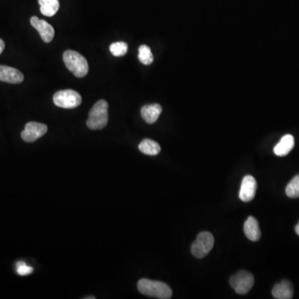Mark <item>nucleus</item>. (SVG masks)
I'll return each mask as SVG.
<instances>
[{
    "label": "nucleus",
    "mask_w": 299,
    "mask_h": 299,
    "mask_svg": "<svg viewBox=\"0 0 299 299\" xmlns=\"http://www.w3.org/2000/svg\"><path fill=\"white\" fill-rule=\"evenodd\" d=\"M137 288L142 294L160 299H169L172 297V290L166 283L160 281L142 278L137 283Z\"/></svg>",
    "instance_id": "nucleus-1"
},
{
    "label": "nucleus",
    "mask_w": 299,
    "mask_h": 299,
    "mask_svg": "<svg viewBox=\"0 0 299 299\" xmlns=\"http://www.w3.org/2000/svg\"><path fill=\"white\" fill-rule=\"evenodd\" d=\"M108 123V103L105 100H99L92 106L88 119L87 128L91 130L103 129Z\"/></svg>",
    "instance_id": "nucleus-2"
},
{
    "label": "nucleus",
    "mask_w": 299,
    "mask_h": 299,
    "mask_svg": "<svg viewBox=\"0 0 299 299\" xmlns=\"http://www.w3.org/2000/svg\"><path fill=\"white\" fill-rule=\"evenodd\" d=\"M64 62L69 71L77 78H84L88 71L89 66L87 59L79 52L73 50H67L64 53Z\"/></svg>",
    "instance_id": "nucleus-3"
},
{
    "label": "nucleus",
    "mask_w": 299,
    "mask_h": 299,
    "mask_svg": "<svg viewBox=\"0 0 299 299\" xmlns=\"http://www.w3.org/2000/svg\"><path fill=\"white\" fill-rule=\"evenodd\" d=\"M214 244V238L212 233L201 232L191 245V253L197 259H202L212 250Z\"/></svg>",
    "instance_id": "nucleus-4"
},
{
    "label": "nucleus",
    "mask_w": 299,
    "mask_h": 299,
    "mask_svg": "<svg viewBox=\"0 0 299 299\" xmlns=\"http://www.w3.org/2000/svg\"><path fill=\"white\" fill-rule=\"evenodd\" d=\"M53 102L56 106L61 108H76L82 103V97L74 90H62L55 93Z\"/></svg>",
    "instance_id": "nucleus-5"
},
{
    "label": "nucleus",
    "mask_w": 299,
    "mask_h": 299,
    "mask_svg": "<svg viewBox=\"0 0 299 299\" xmlns=\"http://www.w3.org/2000/svg\"><path fill=\"white\" fill-rule=\"evenodd\" d=\"M229 283L238 294L244 295L250 292L252 288L255 283V278L250 272L241 270L231 277Z\"/></svg>",
    "instance_id": "nucleus-6"
},
{
    "label": "nucleus",
    "mask_w": 299,
    "mask_h": 299,
    "mask_svg": "<svg viewBox=\"0 0 299 299\" xmlns=\"http://www.w3.org/2000/svg\"><path fill=\"white\" fill-rule=\"evenodd\" d=\"M47 132V127L43 123L30 122L25 126L24 131L22 132V139L28 143H32L43 137Z\"/></svg>",
    "instance_id": "nucleus-7"
},
{
    "label": "nucleus",
    "mask_w": 299,
    "mask_h": 299,
    "mask_svg": "<svg viewBox=\"0 0 299 299\" xmlns=\"http://www.w3.org/2000/svg\"><path fill=\"white\" fill-rule=\"evenodd\" d=\"M30 24L32 26L38 31L41 38L45 43H50L54 38V29L51 24L43 19H39L38 17L33 16L31 18Z\"/></svg>",
    "instance_id": "nucleus-8"
},
{
    "label": "nucleus",
    "mask_w": 299,
    "mask_h": 299,
    "mask_svg": "<svg viewBox=\"0 0 299 299\" xmlns=\"http://www.w3.org/2000/svg\"><path fill=\"white\" fill-rule=\"evenodd\" d=\"M257 191L256 180L252 175L244 177L238 196L244 202H250L255 198Z\"/></svg>",
    "instance_id": "nucleus-9"
},
{
    "label": "nucleus",
    "mask_w": 299,
    "mask_h": 299,
    "mask_svg": "<svg viewBox=\"0 0 299 299\" xmlns=\"http://www.w3.org/2000/svg\"><path fill=\"white\" fill-rule=\"evenodd\" d=\"M0 81L11 84H18L24 81V75L15 68L0 65Z\"/></svg>",
    "instance_id": "nucleus-10"
},
{
    "label": "nucleus",
    "mask_w": 299,
    "mask_h": 299,
    "mask_svg": "<svg viewBox=\"0 0 299 299\" xmlns=\"http://www.w3.org/2000/svg\"><path fill=\"white\" fill-rule=\"evenodd\" d=\"M244 231L245 235L250 241L256 242L261 238V231L259 228V223L255 217L250 216L245 220Z\"/></svg>",
    "instance_id": "nucleus-11"
},
{
    "label": "nucleus",
    "mask_w": 299,
    "mask_h": 299,
    "mask_svg": "<svg viewBox=\"0 0 299 299\" xmlns=\"http://www.w3.org/2000/svg\"><path fill=\"white\" fill-rule=\"evenodd\" d=\"M272 295L274 298L291 299L293 297L292 283L288 280H283L277 283L272 290Z\"/></svg>",
    "instance_id": "nucleus-12"
},
{
    "label": "nucleus",
    "mask_w": 299,
    "mask_h": 299,
    "mask_svg": "<svg viewBox=\"0 0 299 299\" xmlns=\"http://www.w3.org/2000/svg\"><path fill=\"white\" fill-rule=\"evenodd\" d=\"M162 111V107L159 104H149L145 105L141 110L142 118L148 124H153L158 120L160 113Z\"/></svg>",
    "instance_id": "nucleus-13"
},
{
    "label": "nucleus",
    "mask_w": 299,
    "mask_h": 299,
    "mask_svg": "<svg viewBox=\"0 0 299 299\" xmlns=\"http://www.w3.org/2000/svg\"><path fill=\"white\" fill-rule=\"evenodd\" d=\"M294 147V138L292 135H285L284 137H282L280 142L276 145L275 147L273 148V152L276 156H285L292 151V148Z\"/></svg>",
    "instance_id": "nucleus-14"
},
{
    "label": "nucleus",
    "mask_w": 299,
    "mask_h": 299,
    "mask_svg": "<svg viewBox=\"0 0 299 299\" xmlns=\"http://www.w3.org/2000/svg\"><path fill=\"white\" fill-rule=\"evenodd\" d=\"M38 4L40 5L42 15L47 17L56 15L60 7L59 0H38Z\"/></svg>",
    "instance_id": "nucleus-15"
},
{
    "label": "nucleus",
    "mask_w": 299,
    "mask_h": 299,
    "mask_svg": "<svg viewBox=\"0 0 299 299\" xmlns=\"http://www.w3.org/2000/svg\"><path fill=\"white\" fill-rule=\"evenodd\" d=\"M140 151L147 156H156L160 152V146L157 142L152 140L145 139L139 144Z\"/></svg>",
    "instance_id": "nucleus-16"
},
{
    "label": "nucleus",
    "mask_w": 299,
    "mask_h": 299,
    "mask_svg": "<svg viewBox=\"0 0 299 299\" xmlns=\"http://www.w3.org/2000/svg\"><path fill=\"white\" fill-rule=\"evenodd\" d=\"M138 58H139L140 62L145 65H150L152 64L154 57L150 47H148L147 45L140 46Z\"/></svg>",
    "instance_id": "nucleus-17"
},
{
    "label": "nucleus",
    "mask_w": 299,
    "mask_h": 299,
    "mask_svg": "<svg viewBox=\"0 0 299 299\" xmlns=\"http://www.w3.org/2000/svg\"><path fill=\"white\" fill-rule=\"evenodd\" d=\"M286 195L289 198H298L299 197V174L296 175L286 187Z\"/></svg>",
    "instance_id": "nucleus-18"
},
{
    "label": "nucleus",
    "mask_w": 299,
    "mask_h": 299,
    "mask_svg": "<svg viewBox=\"0 0 299 299\" xmlns=\"http://www.w3.org/2000/svg\"><path fill=\"white\" fill-rule=\"evenodd\" d=\"M128 51V45L125 42H115L110 46V52L115 57H123Z\"/></svg>",
    "instance_id": "nucleus-19"
},
{
    "label": "nucleus",
    "mask_w": 299,
    "mask_h": 299,
    "mask_svg": "<svg viewBox=\"0 0 299 299\" xmlns=\"http://www.w3.org/2000/svg\"><path fill=\"white\" fill-rule=\"evenodd\" d=\"M17 273L20 276L29 275L33 273V269L32 267L28 266L24 262H18L16 264Z\"/></svg>",
    "instance_id": "nucleus-20"
},
{
    "label": "nucleus",
    "mask_w": 299,
    "mask_h": 299,
    "mask_svg": "<svg viewBox=\"0 0 299 299\" xmlns=\"http://www.w3.org/2000/svg\"><path fill=\"white\" fill-rule=\"evenodd\" d=\"M5 42H4V41H3L1 38H0V54H1V53L3 52V51L5 50Z\"/></svg>",
    "instance_id": "nucleus-21"
},
{
    "label": "nucleus",
    "mask_w": 299,
    "mask_h": 299,
    "mask_svg": "<svg viewBox=\"0 0 299 299\" xmlns=\"http://www.w3.org/2000/svg\"><path fill=\"white\" fill-rule=\"evenodd\" d=\"M295 231H296V233H297V235H299V222L298 224L296 225L295 227Z\"/></svg>",
    "instance_id": "nucleus-22"
},
{
    "label": "nucleus",
    "mask_w": 299,
    "mask_h": 299,
    "mask_svg": "<svg viewBox=\"0 0 299 299\" xmlns=\"http://www.w3.org/2000/svg\"><path fill=\"white\" fill-rule=\"evenodd\" d=\"M85 298L86 299H89V298L90 299H95V298H96V297H85Z\"/></svg>",
    "instance_id": "nucleus-23"
}]
</instances>
